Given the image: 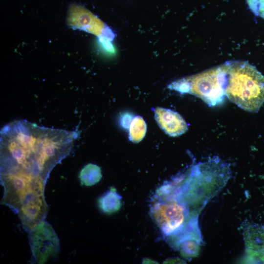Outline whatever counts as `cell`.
I'll return each instance as SVG.
<instances>
[{"label": "cell", "instance_id": "cell-3", "mask_svg": "<svg viewBox=\"0 0 264 264\" xmlns=\"http://www.w3.org/2000/svg\"><path fill=\"white\" fill-rule=\"evenodd\" d=\"M220 66L228 99L246 111L258 112L264 103V76L247 61H227Z\"/></svg>", "mask_w": 264, "mask_h": 264}, {"label": "cell", "instance_id": "cell-15", "mask_svg": "<svg viewBox=\"0 0 264 264\" xmlns=\"http://www.w3.org/2000/svg\"><path fill=\"white\" fill-rule=\"evenodd\" d=\"M251 11L257 16L264 19V0H246Z\"/></svg>", "mask_w": 264, "mask_h": 264}, {"label": "cell", "instance_id": "cell-14", "mask_svg": "<svg viewBox=\"0 0 264 264\" xmlns=\"http://www.w3.org/2000/svg\"><path fill=\"white\" fill-rule=\"evenodd\" d=\"M202 244V243L195 240H187L182 242L178 248L183 258L190 260L198 255Z\"/></svg>", "mask_w": 264, "mask_h": 264}, {"label": "cell", "instance_id": "cell-2", "mask_svg": "<svg viewBox=\"0 0 264 264\" xmlns=\"http://www.w3.org/2000/svg\"><path fill=\"white\" fill-rule=\"evenodd\" d=\"M231 176L229 165L218 157L191 168L179 184L191 211L200 213L221 191Z\"/></svg>", "mask_w": 264, "mask_h": 264}, {"label": "cell", "instance_id": "cell-10", "mask_svg": "<svg viewBox=\"0 0 264 264\" xmlns=\"http://www.w3.org/2000/svg\"><path fill=\"white\" fill-rule=\"evenodd\" d=\"M155 118L160 128L171 136H179L188 130L183 117L171 110L157 108L155 110Z\"/></svg>", "mask_w": 264, "mask_h": 264}, {"label": "cell", "instance_id": "cell-11", "mask_svg": "<svg viewBox=\"0 0 264 264\" xmlns=\"http://www.w3.org/2000/svg\"><path fill=\"white\" fill-rule=\"evenodd\" d=\"M121 198L115 188L111 187L109 191L98 200V205L104 213L111 214L119 210L121 206Z\"/></svg>", "mask_w": 264, "mask_h": 264}, {"label": "cell", "instance_id": "cell-12", "mask_svg": "<svg viewBox=\"0 0 264 264\" xmlns=\"http://www.w3.org/2000/svg\"><path fill=\"white\" fill-rule=\"evenodd\" d=\"M102 177L100 167L89 163L81 170L79 178L82 185L92 186L100 181Z\"/></svg>", "mask_w": 264, "mask_h": 264}, {"label": "cell", "instance_id": "cell-4", "mask_svg": "<svg viewBox=\"0 0 264 264\" xmlns=\"http://www.w3.org/2000/svg\"><path fill=\"white\" fill-rule=\"evenodd\" d=\"M164 198L152 209L155 221L170 243L180 232L192 214L179 184H167L160 189Z\"/></svg>", "mask_w": 264, "mask_h": 264}, {"label": "cell", "instance_id": "cell-6", "mask_svg": "<svg viewBox=\"0 0 264 264\" xmlns=\"http://www.w3.org/2000/svg\"><path fill=\"white\" fill-rule=\"evenodd\" d=\"M4 187L1 203L17 213L24 201L33 193L44 191L46 182L20 176H0Z\"/></svg>", "mask_w": 264, "mask_h": 264}, {"label": "cell", "instance_id": "cell-5", "mask_svg": "<svg viewBox=\"0 0 264 264\" xmlns=\"http://www.w3.org/2000/svg\"><path fill=\"white\" fill-rule=\"evenodd\" d=\"M225 74L220 66L173 82L169 88L193 94L210 106L222 103L225 94Z\"/></svg>", "mask_w": 264, "mask_h": 264}, {"label": "cell", "instance_id": "cell-8", "mask_svg": "<svg viewBox=\"0 0 264 264\" xmlns=\"http://www.w3.org/2000/svg\"><path fill=\"white\" fill-rule=\"evenodd\" d=\"M48 207L44 191H37L30 195L19 209L17 214L23 229L29 232L44 220Z\"/></svg>", "mask_w": 264, "mask_h": 264}, {"label": "cell", "instance_id": "cell-7", "mask_svg": "<svg viewBox=\"0 0 264 264\" xmlns=\"http://www.w3.org/2000/svg\"><path fill=\"white\" fill-rule=\"evenodd\" d=\"M28 239L33 259L37 264L45 263L59 252V238L53 227L44 220L29 232Z\"/></svg>", "mask_w": 264, "mask_h": 264}, {"label": "cell", "instance_id": "cell-9", "mask_svg": "<svg viewBox=\"0 0 264 264\" xmlns=\"http://www.w3.org/2000/svg\"><path fill=\"white\" fill-rule=\"evenodd\" d=\"M243 238L248 262L264 264V227L249 225L244 230Z\"/></svg>", "mask_w": 264, "mask_h": 264}, {"label": "cell", "instance_id": "cell-1", "mask_svg": "<svg viewBox=\"0 0 264 264\" xmlns=\"http://www.w3.org/2000/svg\"><path fill=\"white\" fill-rule=\"evenodd\" d=\"M75 132L16 120L0 132V176H20L45 182L53 168L71 152Z\"/></svg>", "mask_w": 264, "mask_h": 264}, {"label": "cell", "instance_id": "cell-13", "mask_svg": "<svg viewBox=\"0 0 264 264\" xmlns=\"http://www.w3.org/2000/svg\"><path fill=\"white\" fill-rule=\"evenodd\" d=\"M146 130V124L143 118L139 116L135 117L130 126V139L134 143L140 142L144 137Z\"/></svg>", "mask_w": 264, "mask_h": 264}]
</instances>
